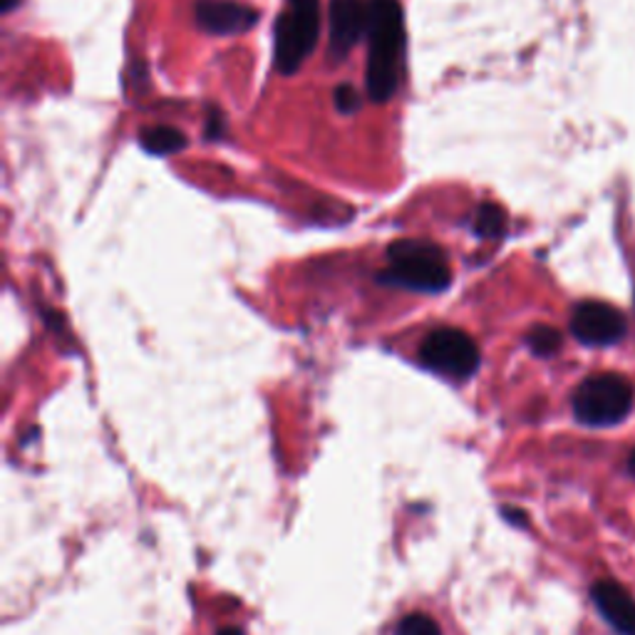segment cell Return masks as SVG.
Instances as JSON below:
<instances>
[{"instance_id": "obj_1", "label": "cell", "mask_w": 635, "mask_h": 635, "mask_svg": "<svg viewBox=\"0 0 635 635\" xmlns=\"http://www.w3.org/2000/svg\"><path fill=\"white\" fill-rule=\"evenodd\" d=\"M405 68V16L397 0H370L367 94L387 102L400 88Z\"/></svg>"}, {"instance_id": "obj_2", "label": "cell", "mask_w": 635, "mask_h": 635, "mask_svg": "<svg viewBox=\"0 0 635 635\" xmlns=\"http://www.w3.org/2000/svg\"><path fill=\"white\" fill-rule=\"evenodd\" d=\"M380 281L420 293H440L450 285V261L437 243L425 239H402L387 251V269Z\"/></svg>"}, {"instance_id": "obj_3", "label": "cell", "mask_w": 635, "mask_h": 635, "mask_svg": "<svg viewBox=\"0 0 635 635\" xmlns=\"http://www.w3.org/2000/svg\"><path fill=\"white\" fill-rule=\"evenodd\" d=\"M321 30V0H285L276 20V68L293 75L311 58Z\"/></svg>"}, {"instance_id": "obj_4", "label": "cell", "mask_w": 635, "mask_h": 635, "mask_svg": "<svg viewBox=\"0 0 635 635\" xmlns=\"http://www.w3.org/2000/svg\"><path fill=\"white\" fill-rule=\"evenodd\" d=\"M633 407V385L621 375H594L584 380L574 393V412L578 422L591 427L618 425Z\"/></svg>"}, {"instance_id": "obj_5", "label": "cell", "mask_w": 635, "mask_h": 635, "mask_svg": "<svg viewBox=\"0 0 635 635\" xmlns=\"http://www.w3.org/2000/svg\"><path fill=\"white\" fill-rule=\"evenodd\" d=\"M420 360L444 377L464 380L480 367V347L460 327H437L422 343Z\"/></svg>"}, {"instance_id": "obj_6", "label": "cell", "mask_w": 635, "mask_h": 635, "mask_svg": "<svg viewBox=\"0 0 635 635\" xmlns=\"http://www.w3.org/2000/svg\"><path fill=\"white\" fill-rule=\"evenodd\" d=\"M571 333L576 335L578 343L606 347L626 335V318L608 303L586 301L578 303L571 315Z\"/></svg>"}, {"instance_id": "obj_7", "label": "cell", "mask_w": 635, "mask_h": 635, "mask_svg": "<svg viewBox=\"0 0 635 635\" xmlns=\"http://www.w3.org/2000/svg\"><path fill=\"white\" fill-rule=\"evenodd\" d=\"M370 0H331V56L343 60L367 36Z\"/></svg>"}, {"instance_id": "obj_8", "label": "cell", "mask_w": 635, "mask_h": 635, "mask_svg": "<svg viewBox=\"0 0 635 635\" xmlns=\"http://www.w3.org/2000/svg\"><path fill=\"white\" fill-rule=\"evenodd\" d=\"M196 20L206 33L231 36V33H243V30H249L253 23H256L259 16H256V10L249 6H241L236 3V0H199Z\"/></svg>"}, {"instance_id": "obj_9", "label": "cell", "mask_w": 635, "mask_h": 635, "mask_svg": "<svg viewBox=\"0 0 635 635\" xmlns=\"http://www.w3.org/2000/svg\"><path fill=\"white\" fill-rule=\"evenodd\" d=\"M596 608L621 635H635V598L616 581H598L591 588Z\"/></svg>"}, {"instance_id": "obj_10", "label": "cell", "mask_w": 635, "mask_h": 635, "mask_svg": "<svg viewBox=\"0 0 635 635\" xmlns=\"http://www.w3.org/2000/svg\"><path fill=\"white\" fill-rule=\"evenodd\" d=\"M140 142L150 154L167 157L182 152L187 147V137L184 132L174 130V127H150V130L142 132Z\"/></svg>"}, {"instance_id": "obj_11", "label": "cell", "mask_w": 635, "mask_h": 635, "mask_svg": "<svg viewBox=\"0 0 635 635\" xmlns=\"http://www.w3.org/2000/svg\"><path fill=\"white\" fill-rule=\"evenodd\" d=\"M504 229H506V214L502 211V206L484 204L480 211H476V219H474L476 236L500 239L504 236Z\"/></svg>"}, {"instance_id": "obj_12", "label": "cell", "mask_w": 635, "mask_h": 635, "mask_svg": "<svg viewBox=\"0 0 635 635\" xmlns=\"http://www.w3.org/2000/svg\"><path fill=\"white\" fill-rule=\"evenodd\" d=\"M526 343H528V347H532L536 355L548 357V355L558 353L561 333L554 331L552 325H536V327H532V333L526 335Z\"/></svg>"}, {"instance_id": "obj_13", "label": "cell", "mask_w": 635, "mask_h": 635, "mask_svg": "<svg viewBox=\"0 0 635 635\" xmlns=\"http://www.w3.org/2000/svg\"><path fill=\"white\" fill-rule=\"evenodd\" d=\"M397 635H440L437 623L422 613H412V616L402 618L397 626Z\"/></svg>"}, {"instance_id": "obj_14", "label": "cell", "mask_w": 635, "mask_h": 635, "mask_svg": "<svg viewBox=\"0 0 635 635\" xmlns=\"http://www.w3.org/2000/svg\"><path fill=\"white\" fill-rule=\"evenodd\" d=\"M335 108L341 112H355L360 108V94L353 84H341L335 90Z\"/></svg>"}, {"instance_id": "obj_15", "label": "cell", "mask_w": 635, "mask_h": 635, "mask_svg": "<svg viewBox=\"0 0 635 635\" xmlns=\"http://www.w3.org/2000/svg\"><path fill=\"white\" fill-rule=\"evenodd\" d=\"M504 514H510V522H518V524H526V518L522 512H514V510H504Z\"/></svg>"}, {"instance_id": "obj_16", "label": "cell", "mask_w": 635, "mask_h": 635, "mask_svg": "<svg viewBox=\"0 0 635 635\" xmlns=\"http://www.w3.org/2000/svg\"><path fill=\"white\" fill-rule=\"evenodd\" d=\"M219 635H243L239 628H224Z\"/></svg>"}, {"instance_id": "obj_17", "label": "cell", "mask_w": 635, "mask_h": 635, "mask_svg": "<svg viewBox=\"0 0 635 635\" xmlns=\"http://www.w3.org/2000/svg\"><path fill=\"white\" fill-rule=\"evenodd\" d=\"M628 470H631V474L635 476V452L631 454V460H628Z\"/></svg>"}, {"instance_id": "obj_18", "label": "cell", "mask_w": 635, "mask_h": 635, "mask_svg": "<svg viewBox=\"0 0 635 635\" xmlns=\"http://www.w3.org/2000/svg\"><path fill=\"white\" fill-rule=\"evenodd\" d=\"M16 3H18V0H3V10H10Z\"/></svg>"}]
</instances>
